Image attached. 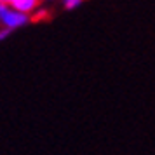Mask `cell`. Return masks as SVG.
Returning <instances> with one entry per match:
<instances>
[{"label":"cell","instance_id":"1","mask_svg":"<svg viewBox=\"0 0 155 155\" xmlns=\"http://www.w3.org/2000/svg\"><path fill=\"white\" fill-rule=\"evenodd\" d=\"M28 21H30L28 14L18 12V11H14L11 5L0 2V23L4 25V28H9V30L21 28V26H25Z\"/></svg>","mask_w":155,"mask_h":155},{"label":"cell","instance_id":"2","mask_svg":"<svg viewBox=\"0 0 155 155\" xmlns=\"http://www.w3.org/2000/svg\"><path fill=\"white\" fill-rule=\"evenodd\" d=\"M38 5V0H14L11 4V7L18 11V12H23V14H30L33 12Z\"/></svg>","mask_w":155,"mask_h":155},{"label":"cell","instance_id":"3","mask_svg":"<svg viewBox=\"0 0 155 155\" xmlns=\"http://www.w3.org/2000/svg\"><path fill=\"white\" fill-rule=\"evenodd\" d=\"M82 2H84V0H63L64 9H68V11H71V9H77L78 5H82Z\"/></svg>","mask_w":155,"mask_h":155},{"label":"cell","instance_id":"4","mask_svg":"<svg viewBox=\"0 0 155 155\" xmlns=\"http://www.w3.org/2000/svg\"><path fill=\"white\" fill-rule=\"evenodd\" d=\"M11 31H12V30H9V28L0 30V42H2V40H5V38H7L9 35H11Z\"/></svg>","mask_w":155,"mask_h":155},{"label":"cell","instance_id":"5","mask_svg":"<svg viewBox=\"0 0 155 155\" xmlns=\"http://www.w3.org/2000/svg\"><path fill=\"white\" fill-rule=\"evenodd\" d=\"M42 18H47V12H45V11H40L38 14H35V18H33V21H40Z\"/></svg>","mask_w":155,"mask_h":155},{"label":"cell","instance_id":"6","mask_svg":"<svg viewBox=\"0 0 155 155\" xmlns=\"http://www.w3.org/2000/svg\"><path fill=\"white\" fill-rule=\"evenodd\" d=\"M0 2H2V4H7V5H11V4H12L14 0H0Z\"/></svg>","mask_w":155,"mask_h":155},{"label":"cell","instance_id":"7","mask_svg":"<svg viewBox=\"0 0 155 155\" xmlns=\"http://www.w3.org/2000/svg\"><path fill=\"white\" fill-rule=\"evenodd\" d=\"M45 2H51V0H45Z\"/></svg>","mask_w":155,"mask_h":155}]
</instances>
